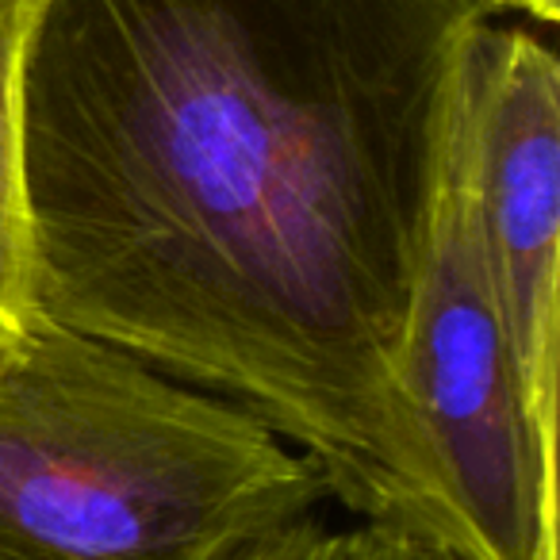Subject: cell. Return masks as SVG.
<instances>
[{
	"instance_id": "obj_6",
	"label": "cell",
	"mask_w": 560,
	"mask_h": 560,
	"mask_svg": "<svg viewBox=\"0 0 560 560\" xmlns=\"http://www.w3.org/2000/svg\"><path fill=\"white\" fill-rule=\"evenodd\" d=\"M234 560H465L457 552L442 549L422 537L399 534V529L350 522L335 526L327 514L289 529V534L269 537Z\"/></svg>"
},
{
	"instance_id": "obj_7",
	"label": "cell",
	"mask_w": 560,
	"mask_h": 560,
	"mask_svg": "<svg viewBox=\"0 0 560 560\" xmlns=\"http://www.w3.org/2000/svg\"><path fill=\"white\" fill-rule=\"evenodd\" d=\"M491 9H518L526 12V16H537L541 24H557L560 16V0H488Z\"/></svg>"
},
{
	"instance_id": "obj_5",
	"label": "cell",
	"mask_w": 560,
	"mask_h": 560,
	"mask_svg": "<svg viewBox=\"0 0 560 560\" xmlns=\"http://www.w3.org/2000/svg\"><path fill=\"white\" fill-rule=\"evenodd\" d=\"M43 0H0V365L35 323L24 196V55Z\"/></svg>"
},
{
	"instance_id": "obj_3",
	"label": "cell",
	"mask_w": 560,
	"mask_h": 560,
	"mask_svg": "<svg viewBox=\"0 0 560 560\" xmlns=\"http://www.w3.org/2000/svg\"><path fill=\"white\" fill-rule=\"evenodd\" d=\"M404 384L483 560H560L557 453L541 445L522 396L483 269L457 135L415 284Z\"/></svg>"
},
{
	"instance_id": "obj_1",
	"label": "cell",
	"mask_w": 560,
	"mask_h": 560,
	"mask_svg": "<svg viewBox=\"0 0 560 560\" xmlns=\"http://www.w3.org/2000/svg\"><path fill=\"white\" fill-rule=\"evenodd\" d=\"M488 0H43L35 312L238 404L353 522L483 560L404 384Z\"/></svg>"
},
{
	"instance_id": "obj_2",
	"label": "cell",
	"mask_w": 560,
	"mask_h": 560,
	"mask_svg": "<svg viewBox=\"0 0 560 560\" xmlns=\"http://www.w3.org/2000/svg\"><path fill=\"white\" fill-rule=\"evenodd\" d=\"M327 503L257 415L47 315L0 365V560H234Z\"/></svg>"
},
{
	"instance_id": "obj_4",
	"label": "cell",
	"mask_w": 560,
	"mask_h": 560,
	"mask_svg": "<svg viewBox=\"0 0 560 560\" xmlns=\"http://www.w3.org/2000/svg\"><path fill=\"white\" fill-rule=\"evenodd\" d=\"M483 269L529 419L557 453L560 327V66L518 27L472 32L453 108Z\"/></svg>"
}]
</instances>
